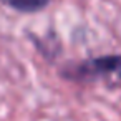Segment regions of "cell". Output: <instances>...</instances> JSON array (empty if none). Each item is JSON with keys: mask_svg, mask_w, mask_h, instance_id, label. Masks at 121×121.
Wrapping results in <instances>:
<instances>
[{"mask_svg": "<svg viewBox=\"0 0 121 121\" xmlns=\"http://www.w3.org/2000/svg\"><path fill=\"white\" fill-rule=\"evenodd\" d=\"M18 12H37L48 5L50 0H0Z\"/></svg>", "mask_w": 121, "mask_h": 121, "instance_id": "2", "label": "cell"}, {"mask_svg": "<svg viewBox=\"0 0 121 121\" xmlns=\"http://www.w3.org/2000/svg\"><path fill=\"white\" fill-rule=\"evenodd\" d=\"M118 71H121V53L103 55V56L80 61L76 65H68L65 70H61V75L66 80L88 83V81L103 80L104 76H109Z\"/></svg>", "mask_w": 121, "mask_h": 121, "instance_id": "1", "label": "cell"}]
</instances>
